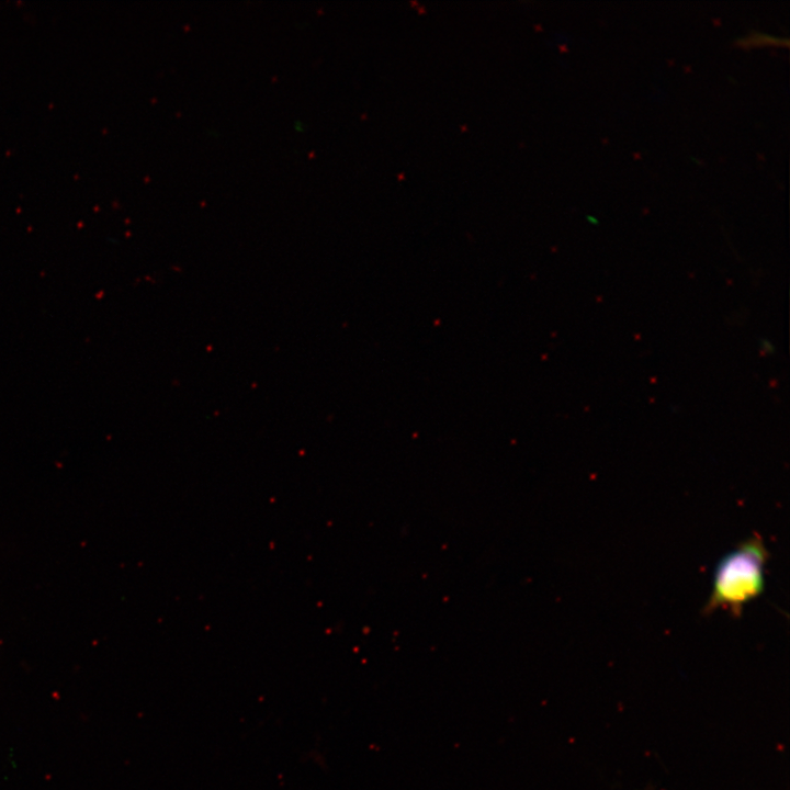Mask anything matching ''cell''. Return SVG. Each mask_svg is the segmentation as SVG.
Masks as SVG:
<instances>
[{
    "label": "cell",
    "mask_w": 790,
    "mask_h": 790,
    "mask_svg": "<svg viewBox=\"0 0 790 790\" xmlns=\"http://www.w3.org/2000/svg\"><path fill=\"white\" fill-rule=\"evenodd\" d=\"M767 557L768 552L759 537L751 538L725 555L716 566L704 611L722 607L738 614L746 602L761 594Z\"/></svg>",
    "instance_id": "1"
}]
</instances>
